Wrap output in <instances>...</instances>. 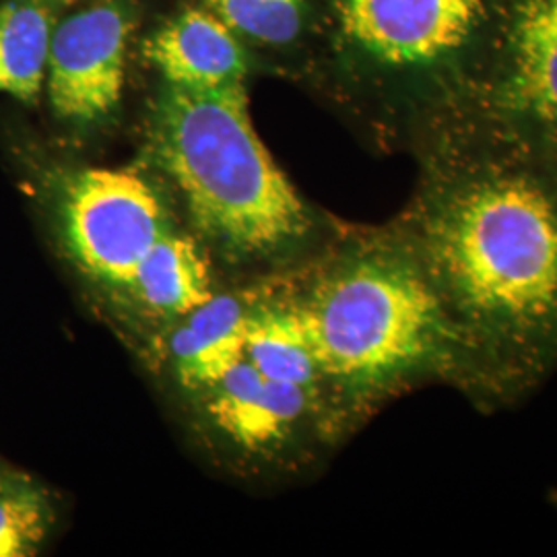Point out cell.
I'll use <instances>...</instances> for the list:
<instances>
[{
	"instance_id": "16",
	"label": "cell",
	"mask_w": 557,
	"mask_h": 557,
	"mask_svg": "<svg viewBox=\"0 0 557 557\" xmlns=\"http://www.w3.org/2000/svg\"><path fill=\"white\" fill-rule=\"evenodd\" d=\"M552 504H554V506H556V510H557V492H554V494H552Z\"/></svg>"
},
{
	"instance_id": "15",
	"label": "cell",
	"mask_w": 557,
	"mask_h": 557,
	"mask_svg": "<svg viewBox=\"0 0 557 557\" xmlns=\"http://www.w3.org/2000/svg\"><path fill=\"white\" fill-rule=\"evenodd\" d=\"M52 518V506L36 483L7 473L0 481V557L36 554Z\"/></svg>"
},
{
	"instance_id": "2",
	"label": "cell",
	"mask_w": 557,
	"mask_h": 557,
	"mask_svg": "<svg viewBox=\"0 0 557 557\" xmlns=\"http://www.w3.org/2000/svg\"><path fill=\"white\" fill-rule=\"evenodd\" d=\"M292 294L347 430L418 386L471 397L465 349L397 221L338 236L306 262Z\"/></svg>"
},
{
	"instance_id": "17",
	"label": "cell",
	"mask_w": 557,
	"mask_h": 557,
	"mask_svg": "<svg viewBox=\"0 0 557 557\" xmlns=\"http://www.w3.org/2000/svg\"><path fill=\"white\" fill-rule=\"evenodd\" d=\"M4 475H7V471H2V469H0V481L4 479Z\"/></svg>"
},
{
	"instance_id": "1",
	"label": "cell",
	"mask_w": 557,
	"mask_h": 557,
	"mask_svg": "<svg viewBox=\"0 0 557 557\" xmlns=\"http://www.w3.org/2000/svg\"><path fill=\"white\" fill-rule=\"evenodd\" d=\"M416 158L397 223L465 349L469 403L515 409L557 372V165L471 131Z\"/></svg>"
},
{
	"instance_id": "13",
	"label": "cell",
	"mask_w": 557,
	"mask_h": 557,
	"mask_svg": "<svg viewBox=\"0 0 557 557\" xmlns=\"http://www.w3.org/2000/svg\"><path fill=\"white\" fill-rule=\"evenodd\" d=\"M52 34V13L40 0L0 4V94L23 103L40 98Z\"/></svg>"
},
{
	"instance_id": "14",
	"label": "cell",
	"mask_w": 557,
	"mask_h": 557,
	"mask_svg": "<svg viewBox=\"0 0 557 557\" xmlns=\"http://www.w3.org/2000/svg\"><path fill=\"white\" fill-rule=\"evenodd\" d=\"M232 32L271 46H294L312 23L310 0H205Z\"/></svg>"
},
{
	"instance_id": "6",
	"label": "cell",
	"mask_w": 557,
	"mask_h": 557,
	"mask_svg": "<svg viewBox=\"0 0 557 557\" xmlns=\"http://www.w3.org/2000/svg\"><path fill=\"white\" fill-rule=\"evenodd\" d=\"M60 232L81 273L126 289L140 260L172 225L158 190L143 176L89 168L64 184Z\"/></svg>"
},
{
	"instance_id": "7",
	"label": "cell",
	"mask_w": 557,
	"mask_h": 557,
	"mask_svg": "<svg viewBox=\"0 0 557 557\" xmlns=\"http://www.w3.org/2000/svg\"><path fill=\"white\" fill-rule=\"evenodd\" d=\"M197 395L221 434L252 453L292 450L306 457L347 432L326 393L267 379L246 358Z\"/></svg>"
},
{
	"instance_id": "8",
	"label": "cell",
	"mask_w": 557,
	"mask_h": 557,
	"mask_svg": "<svg viewBox=\"0 0 557 557\" xmlns=\"http://www.w3.org/2000/svg\"><path fill=\"white\" fill-rule=\"evenodd\" d=\"M131 21L114 4H98L62 21L48 57V98L54 114L75 124L108 119L122 98Z\"/></svg>"
},
{
	"instance_id": "10",
	"label": "cell",
	"mask_w": 557,
	"mask_h": 557,
	"mask_svg": "<svg viewBox=\"0 0 557 557\" xmlns=\"http://www.w3.org/2000/svg\"><path fill=\"white\" fill-rule=\"evenodd\" d=\"M252 304L236 294L211 296L178 320L170 338L172 370L180 384L199 393L244 359Z\"/></svg>"
},
{
	"instance_id": "9",
	"label": "cell",
	"mask_w": 557,
	"mask_h": 557,
	"mask_svg": "<svg viewBox=\"0 0 557 557\" xmlns=\"http://www.w3.org/2000/svg\"><path fill=\"white\" fill-rule=\"evenodd\" d=\"M145 54L170 85L218 89L244 83L248 57L223 21L188 9L147 41Z\"/></svg>"
},
{
	"instance_id": "11",
	"label": "cell",
	"mask_w": 557,
	"mask_h": 557,
	"mask_svg": "<svg viewBox=\"0 0 557 557\" xmlns=\"http://www.w3.org/2000/svg\"><path fill=\"white\" fill-rule=\"evenodd\" d=\"M244 358L267 379L322 391L335 400L324 379L314 341L292 292L275 304L260 306V310L252 308L246 329Z\"/></svg>"
},
{
	"instance_id": "4",
	"label": "cell",
	"mask_w": 557,
	"mask_h": 557,
	"mask_svg": "<svg viewBox=\"0 0 557 557\" xmlns=\"http://www.w3.org/2000/svg\"><path fill=\"white\" fill-rule=\"evenodd\" d=\"M510 0H322L343 83L416 153L485 79Z\"/></svg>"
},
{
	"instance_id": "12",
	"label": "cell",
	"mask_w": 557,
	"mask_h": 557,
	"mask_svg": "<svg viewBox=\"0 0 557 557\" xmlns=\"http://www.w3.org/2000/svg\"><path fill=\"white\" fill-rule=\"evenodd\" d=\"M211 285L197 239L168 232L140 260L124 292L147 314L180 320L213 296Z\"/></svg>"
},
{
	"instance_id": "5",
	"label": "cell",
	"mask_w": 557,
	"mask_h": 557,
	"mask_svg": "<svg viewBox=\"0 0 557 557\" xmlns=\"http://www.w3.org/2000/svg\"><path fill=\"white\" fill-rule=\"evenodd\" d=\"M453 131L479 133L557 165V0L508 2L496 57L446 133Z\"/></svg>"
},
{
	"instance_id": "3",
	"label": "cell",
	"mask_w": 557,
	"mask_h": 557,
	"mask_svg": "<svg viewBox=\"0 0 557 557\" xmlns=\"http://www.w3.org/2000/svg\"><path fill=\"white\" fill-rule=\"evenodd\" d=\"M147 149L202 238L230 259H314L338 238L264 147L244 83L218 89L163 83Z\"/></svg>"
}]
</instances>
